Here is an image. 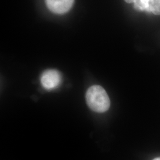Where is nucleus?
Here are the masks:
<instances>
[{
  "label": "nucleus",
  "instance_id": "3",
  "mask_svg": "<svg viewBox=\"0 0 160 160\" xmlns=\"http://www.w3.org/2000/svg\"><path fill=\"white\" fill-rule=\"evenodd\" d=\"M74 0H46V5L52 12L64 14L72 7Z\"/></svg>",
  "mask_w": 160,
  "mask_h": 160
},
{
  "label": "nucleus",
  "instance_id": "5",
  "mask_svg": "<svg viewBox=\"0 0 160 160\" xmlns=\"http://www.w3.org/2000/svg\"><path fill=\"white\" fill-rule=\"evenodd\" d=\"M149 11L156 16H160V0H151Z\"/></svg>",
  "mask_w": 160,
  "mask_h": 160
},
{
  "label": "nucleus",
  "instance_id": "7",
  "mask_svg": "<svg viewBox=\"0 0 160 160\" xmlns=\"http://www.w3.org/2000/svg\"><path fill=\"white\" fill-rule=\"evenodd\" d=\"M160 160V157H158V158H155L154 160Z\"/></svg>",
  "mask_w": 160,
  "mask_h": 160
},
{
  "label": "nucleus",
  "instance_id": "6",
  "mask_svg": "<svg viewBox=\"0 0 160 160\" xmlns=\"http://www.w3.org/2000/svg\"><path fill=\"white\" fill-rule=\"evenodd\" d=\"M127 3L129 4H131V3H133L135 2V0H124Z\"/></svg>",
  "mask_w": 160,
  "mask_h": 160
},
{
  "label": "nucleus",
  "instance_id": "4",
  "mask_svg": "<svg viewBox=\"0 0 160 160\" xmlns=\"http://www.w3.org/2000/svg\"><path fill=\"white\" fill-rule=\"evenodd\" d=\"M151 0H135L133 2L134 7L139 10H149V5Z\"/></svg>",
  "mask_w": 160,
  "mask_h": 160
},
{
  "label": "nucleus",
  "instance_id": "1",
  "mask_svg": "<svg viewBox=\"0 0 160 160\" xmlns=\"http://www.w3.org/2000/svg\"><path fill=\"white\" fill-rule=\"evenodd\" d=\"M86 102L92 111L104 113L109 110L110 100L105 90L100 86H92L87 91Z\"/></svg>",
  "mask_w": 160,
  "mask_h": 160
},
{
  "label": "nucleus",
  "instance_id": "2",
  "mask_svg": "<svg viewBox=\"0 0 160 160\" xmlns=\"http://www.w3.org/2000/svg\"><path fill=\"white\" fill-rule=\"evenodd\" d=\"M61 80V75L55 69L45 71L40 77L42 85L48 90H52L57 88L60 85Z\"/></svg>",
  "mask_w": 160,
  "mask_h": 160
}]
</instances>
